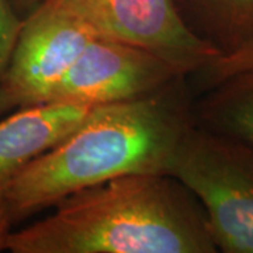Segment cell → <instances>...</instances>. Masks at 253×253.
I'll use <instances>...</instances> for the list:
<instances>
[{
	"label": "cell",
	"instance_id": "cell-13",
	"mask_svg": "<svg viewBox=\"0 0 253 253\" xmlns=\"http://www.w3.org/2000/svg\"><path fill=\"white\" fill-rule=\"evenodd\" d=\"M20 17L26 18L40 4L41 0H10Z\"/></svg>",
	"mask_w": 253,
	"mask_h": 253
},
{
	"label": "cell",
	"instance_id": "cell-2",
	"mask_svg": "<svg viewBox=\"0 0 253 253\" xmlns=\"http://www.w3.org/2000/svg\"><path fill=\"white\" fill-rule=\"evenodd\" d=\"M51 215L10 232L13 253H215L206 212L168 173L126 174L79 190Z\"/></svg>",
	"mask_w": 253,
	"mask_h": 253
},
{
	"label": "cell",
	"instance_id": "cell-6",
	"mask_svg": "<svg viewBox=\"0 0 253 253\" xmlns=\"http://www.w3.org/2000/svg\"><path fill=\"white\" fill-rule=\"evenodd\" d=\"M179 76L186 75L144 48L96 36L46 103L113 104L151 94Z\"/></svg>",
	"mask_w": 253,
	"mask_h": 253
},
{
	"label": "cell",
	"instance_id": "cell-1",
	"mask_svg": "<svg viewBox=\"0 0 253 253\" xmlns=\"http://www.w3.org/2000/svg\"><path fill=\"white\" fill-rule=\"evenodd\" d=\"M193 124L189 76L138 99L97 106L4 187L14 224L120 176L169 174L177 146Z\"/></svg>",
	"mask_w": 253,
	"mask_h": 253
},
{
	"label": "cell",
	"instance_id": "cell-5",
	"mask_svg": "<svg viewBox=\"0 0 253 253\" xmlns=\"http://www.w3.org/2000/svg\"><path fill=\"white\" fill-rule=\"evenodd\" d=\"M96 36L81 20L38 4L23 21L0 82V117L46 103L55 86Z\"/></svg>",
	"mask_w": 253,
	"mask_h": 253
},
{
	"label": "cell",
	"instance_id": "cell-3",
	"mask_svg": "<svg viewBox=\"0 0 253 253\" xmlns=\"http://www.w3.org/2000/svg\"><path fill=\"white\" fill-rule=\"evenodd\" d=\"M169 174L200 201L217 251L253 253V145L194 123Z\"/></svg>",
	"mask_w": 253,
	"mask_h": 253
},
{
	"label": "cell",
	"instance_id": "cell-11",
	"mask_svg": "<svg viewBox=\"0 0 253 253\" xmlns=\"http://www.w3.org/2000/svg\"><path fill=\"white\" fill-rule=\"evenodd\" d=\"M23 21L10 0H0V82L7 71Z\"/></svg>",
	"mask_w": 253,
	"mask_h": 253
},
{
	"label": "cell",
	"instance_id": "cell-12",
	"mask_svg": "<svg viewBox=\"0 0 253 253\" xmlns=\"http://www.w3.org/2000/svg\"><path fill=\"white\" fill-rule=\"evenodd\" d=\"M13 224L14 221L11 218L9 204L4 196V187H0V251L6 249Z\"/></svg>",
	"mask_w": 253,
	"mask_h": 253
},
{
	"label": "cell",
	"instance_id": "cell-9",
	"mask_svg": "<svg viewBox=\"0 0 253 253\" xmlns=\"http://www.w3.org/2000/svg\"><path fill=\"white\" fill-rule=\"evenodd\" d=\"M197 126L253 145V68L234 73L193 100Z\"/></svg>",
	"mask_w": 253,
	"mask_h": 253
},
{
	"label": "cell",
	"instance_id": "cell-8",
	"mask_svg": "<svg viewBox=\"0 0 253 253\" xmlns=\"http://www.w3.org/2000/svg\"><path fill=\"white\" fill-rule=\"evenodd\" d=\"M183 24L218 56L253 42V0H173Z\"/></svg>",
	"mask_w": 253,
	"mask_h": 253
},
{
	"label": "cell",
	"instance_id": "cell-4",
	"mask_svg": "<svg viewBox=\"0 0 253 253\" xmlns=\"http://www.w3.org/2000/svg\"><path fill=\"white\" fill-rule=\"evenodd\" d=\"M40 4L81 20L97 36L144 48L189 78L218 56L183 24L173 0H41Z\"/></svg>",
	"mask_w": 253,
	"mask_h": 253
},
{
	"label": "cell",
	"instance_id": "cell-7",
	"mask_svg": "<svg viewBox=\"0 0 253 253\" xmlns=\"http://www.w3.org/2000/svg\"><path fill=\"white\" fill-rule=\"evenodd\" d=\"M97 106L42 103L14 110L0 121V187L71 134Z\"/></svg>",
	"mask_w": 253,
	"mask_h": 253
},
{
	"label": "cell",
	"instance_id": "cell-10",
	"mask_svg": "<svg viewBox=\"0 0 253 253\" xmlns=\"http://www.w3.org/2000/svg\"><path fill=\"white\" fill-rule=\"evenodd\" d=\"M252 68L253 42L234 54L226 55V56H217L214 61L208 63L206 68L194 73L191 78H194L196 86H199L200 89L204 91L234 73L242 72Z\"/></svg>",
	"mask_w": 253,
	"mask_h": 253
}]
</instances>
